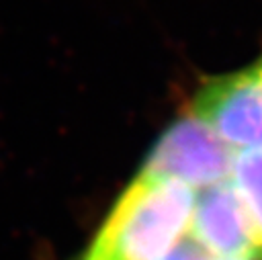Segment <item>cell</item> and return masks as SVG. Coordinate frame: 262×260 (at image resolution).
Here are the masks:
<instances>
[{"label": "cell", "instance_id": "obj_1", "mask_svg": "<svg viewBox=\"0 0 262 260\" xmlns=\"http://www.w3.org/2000/svg\"><path fill=\"white\" fill-rule=\"evenodd\" d=\"M194 199L178 180L139 172L82 260H162L188 235Z\"/></svg>", "mask_w": 262, "mask_h": 260}, {"label": "cell", "instance_id": "obj_2", "mask_svg": "<svg viewBox=\"0 0 262 260\" xmlns=\"http://www.w3.org/2000/svg\"><path fill=\"white\" fill-rule=\"evenodd\" d=\"M233 158L235 149L190 113L164 131L141 172L178 180L199 192L229 180Z\"/></svg>", "mask_w": 262, "mask_h": 260}, {"label": "cell", "instance_id": "obj_3", "mask_svg": "<svg viewBox=\"0 0 262 260\" xmlns=\"http://www.w3.org/2000/svg\"><path fill=\"white\" fill-rule=\"evenodd\" d=\"M192 115L235 151L262 147V59L209 80L194 96Z\"/></svg>", "mask_w": 262, "mask_h": 260}, {"label": "cell", "instance_id": "obj_4", "mask_svg": "<svg viewBox=\"0 0 262 260\" xmlns=\"http://www.w3.org/2000/svg\"><path fill=\"white\" fill-rule=\"evenodd\" d=\"M188 235L213 258L262 254L260 235L231 180L196 192Z\"/></svg>", "mask_w": 262, "mask_h": 260}, {"label": "cell", "instance_id": "obj_5", "mask_svg": "<svg viewBox=\"0 0 262 260\" xmlns=\"http://www.w3.org/2000/svg\"><path fill=\"white\" fill-rule=\"evenodd\" d=\"M229 180L262 242V147L235 151Z\"/></svg>", "mask_w": 262, "mask_h": 260}, {"label": "cell", "instance_id": "obj_6", "mask_svg": "<svg viewBox=\"0 0 262 260\" xmlns=\"http://www.w3.org/2000/svg\"><path fill=\"white\" fill-rule=\"evenodd\" d=\"M207 260H262V254H256V256H246V258H213V256H209Z\"/></svg>", "mask_w": 262, "mask_h": 260}]
</instances>
